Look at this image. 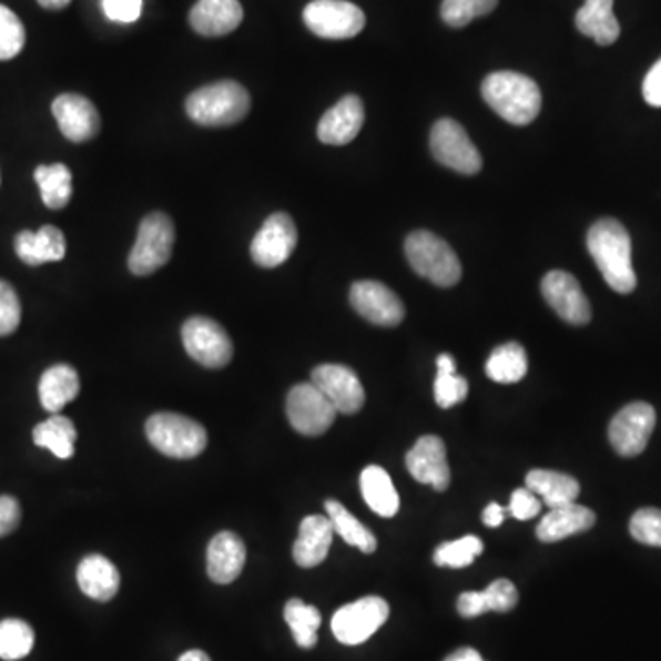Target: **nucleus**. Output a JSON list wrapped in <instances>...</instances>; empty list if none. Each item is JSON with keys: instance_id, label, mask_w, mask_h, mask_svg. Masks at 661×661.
Wrapping results in <instances>:
<instances>
[{"instance_id": "39448f33", "label": "nucleus", "mask_w": 661, "mask_h": 661, "mask_svg": "<svg viewBox=\"0 0 661 661\" xmlns=\"http://www.w3.org/2000/svg\"><path fill=\"white\" fill-rule=\"evenodd\" d=\"M151 445L167 458L192 459L204 452L209 434L201 423L171 411H161L145 423Z\"/></svg>"}, {"instance_id": "6e6552de", "label": "nucleus", "mask_w": 661, "mask_h": 661, "mask_svg": "<svg viewBox=\"0 0 661 661\" xmlns=\"http://www.w3.org/2000/svg\"><path fill=\"white\" fill-rule=\"evenodd\" d=\"M430 151L439 164L461 175H476L484 165L480 151L470 142L465 129L450 118H441L434 123Z\"/></svg>"}, {"instance_id": "0eeeda50", "label": "nucleus", "mask_w": 661, "mask_h": 661, "mask_svg": "<svg viewBox=\"0 0 661 661\" xmlns=\"http://www.w3.org/2000/svg\"><path fill=\"white\" fill-rule=\"evenodd\" d=\"M182 344L187 355L204 368L220 369L234 357V344L224 327L206 316H193L182 326Z\"/></svg>"}, {"instance_id": "ea45409f", "label": "nucleus", "mask_w": 661, "mask_h": 661, "mask_svg": "<svg viewBox=\"0 0 661 661\" xmlns=\"http://www.w3.org/2000/svg\"><path fill=\"white\" fill-rule=\"evenodd\" d=\"M630 535L645 546L661 548V511L654 507H645L630 518Z\"/></svg>"}, {"instance_id": "c756f323", "label": "nucleus", "mask_w": 661, "mask_h": 661, "mask_svg": "<svg viewBox=\"0 0 661 661\" xmlns=\"http://www.w3.org/2000/svg\"><path fill=\"white\" fill-rule=\"evenodd\" d=\"M489 379L500 385H512L522 380L528 374V355L518 342H507L496 347L486 364Z\"/></svg>"}, {"instance_id": "ddd939ff", "label": "nucleus", "mask_w": 661, "mask_h": 661, "mask_svg": "<svg viewBox=\"0 0 661 661\" xmlns=\"http://www.w3.org/2000/svg\"><path fill=\"white\" fill-rule=\"evenodd\" d=\"M298 243V232L293 217L283 212L271 215L262 228L254 235L251 256L263 268L279 267L293 256Z\"/></svg>"}, {"instance_id": "79ce46f5", "label": "nucleus", "mask_w": 661, "mask_h": 661, "mask_svg": "<svg viewBox=\"0 0 661 661\" xmlns=\"http://www.w3.org/2000/svg\"><path fill=\"white\" fill-rule=\"evenodd\" d=\"M21 324V302L16 288L0 279V336H8Z\"/></svg>"}, {"instance_id": "4be33fe9", "label": "nucleus", "mask_w": 661, "mask_h": 661, "mask_svg": "<svg viewBox=\"0 0 661 661\" xmlns=\"http://www.w3.org/2000/svg\"><path fill=\"white\" fill-rule=\"evenodd\" d=\"M246 548L243 540L232 531L215 535L209 546L206 568L212 581L217 584H230L241 576L245 568Z\"/></svg>"}, {"instance_id": "cd10ccee", "label": "nucleus", "mask_w": 661, "mask_h": 661, "mask_svg": "<svg viewBox=\"0 0 661 661\" xmlns=\"http://www.w3.org/2000/svg\"><path fill=\"white\" fill-rule=\"evenodd\" d=\"M80 394V375L69 364H55L39 380V397L44 410L58 414Z\"/></svg>"}, {"instance_id": "9d476101", "label": "nucleus", "mask_w": 661, "mask_h": 661, "mask_svg": "<svg viewBox=\"0 0 661 661\" xmlns=\"http://www.w3.org/2000/svg\"><path fill=\"white\" fill-rule=\"evenodd\" d=\"M305 27L324 39H352L363 32L364 11L347 0H313L304 10Z\"/></svg>"}, {"instance_id": "f257e3e1", "label": "nucleus", "mask_w": 661, "mask_h": 661, "mask_svg": "<svg viewBox=\"0 0 661 661\" xmlns=\"http://www.w3.org/2000/svg\"><path fill=\"white\" fill-rule=\"evenodd\" d=\"M587 246L610 288L619 294L634 291L638 277L632 267V241L623 224L610 217L598 221L588 232Z\"/></svg>"}, {"instance_id": "5701e85b", "label": "nucleus", "mask_w": 661, "mask_h": 661, "mask_svg": "<svg viewBox=\"0 0 661 661\" xmlns=\"http://www.w3.org/2000/svg\"><path fill=\"white\" fill-rule=\"evenodd\" d=\"M593 523H596V512L588 507L577 506V504L557 507V509H550V512L540 520L537 539L551 545L573 535L584 533L593 528Z\"/></svg>"}, {"instance_id": "09e8293b", "label": "nucleus", "mask_w": 661, "mask_h": 661, "mask_svg": "<svg viewBox=\"0 0 661 661\" xmlns=\"http://www.w3.org/2000/svg\"><path fill=\"white\" fill-rule=\"evenodd\" d=\"M506 512L507 507H501L500 504L491 501V504L486 507L484 515H481V520H484V523L489 526V528H498V526H501L504 520H506Z\"/></svg>"}, {"instance_id": "4468645a", "label": "nucleus", "mask_w": 661, "mask_h": 661, "mask_svg": "<svg viewBox=\"0 0 661 661\" xmlns=\"http://www.w3.org/2000/svg\"><path fill=\"white\" fill-rule=\"evenodd\" d=\"M311 383L326 395L338 414H357L366 400L363 383L357 374L342 364H321L313 369Z\"/></svg>"}, {"instance_id": "f704fd0d", "label": "nucleus", "mask_w": 661, "mask_h": 661, "mask_svg": "<svg viewBox=\"0 0 661 661\" xmlns=\"http://www.w3.org/2000/svg\"><path fill=\"white\" fill-rule=\"evenodd\" d=\"M436 366H438V375L434 383V397H436L438 406L452 408V406L464 403L465 397L469 394V385H467V379L456 372V360L452 355L441 353L436 360Z\"/></svg>"}, {"instance_id": "4c0bfd02", "label": "nucleus", "mask_w": 661, "mask_h": 661, "mask_svg": "<svg viewBox=\"0 0 661 661\" xmlns=\"http://www.w3.org/2000/svg\"><path fill=\"white\" fill-rule=\"evenodd\" d=\"M498 0H443L441 17L448 27L464 28L478 17L489 16Z\"/></svg>"}, {"instance_id": "603ef678", "label": "nucleus", "mask_w": 661, "mask_h": 661, "mask_svg": "<svg viewBox=\"0 0 661 661\" xmlns=\"http://www.w3.org/2000/svg\"><path fill=\"white\" fill-rule=\"evenodd\" d=\"M38 2L47 10H63L72 0H38Z\"/></svg>"}, {"instance_id": "e433bc0d", "label": "nucleus", "mask_w": 661, "mask_h": 661, "mask_svg": "<svg viewBox=\"0 0 661 661\" xmlns=\"http://www.w3.org/2000/svg\"><path fill=\"white\" fill-rule=\"evenodd\" d=\"M481 551L484 542L475 535H467L464 539L439 546L438 550L434 551V562L441 568H467Z\"/></svg>"}, {"instance_id": "58836bf2", "label": "nucleus", "mask_w": 661, "mask_h": 661, "mask_svg": "<svg viewBox=\"0 0 661 661\" xmlns=\"http://www.w3.org/2000/svg\"><path fill=\"white\" fill-rule=\"evenodd\" d=\"M27 43V32L21 19L6 6L0 4V61L21 54Z\"/></svg>"}, {"instance_id": "7c9ffc66", "label": "nucleus", "mask_w": 661, "mask_h": 661, "mask_svg": "<svg viewBox=\"0 0 661 661\" xmlns=\"http://www.w3.org/2000/svg\"><path fill=\"white\" fill-rule=\"evenodd\" d=\"M78 438L74 423L69 417L52 414L47 421L33 428V443L38 447L49 448L55 458L69 459L74 456V443Z\"/></svg>"}, {"instance_id": "aec40b11", "label": "nucleus", "mask_w": 661, "mask_h": 661, "mask_svg": "<svg viewBox=\"0 0 661 661\" xmlns=\"http://www.w3.org/2000/svg\"><path fill=\"white\" fill-rule=\"evenodd\" d=\"M333 523L324 515H311L299 523L298 539L293 546V557L302 568H315L326 560L333 545Z\"/></svg>"}, {"instance_id": "de8ad7c7", "label": "nucleus", "mask_w": 661, "mask_h": 661, "mask_svg": "<svg viewBox=\"0 0 661 661\" xmlns=\"http://www.w3.org/2000/svg\"><path fill=\"white\" fill-rule=\"evenodd\" d=\"M458 612L461 618H478L486 613V604L481 599V592H465L458 599Z\"/></svg>"}, {"instance_id": "393cba45", "label": "nucleus", "mask_w": 661, "mask_h": 661, "mask_svg": "<svg viewBox=\"0 0 661 661\" xmlns=\"http://www.w3.org/2000/svg\"><path fill=\"white\" fill-rule=\"evenodd\" d=\"M78 584L87 598L108 603L118 593L120 573L103 555H89L78 566Z\"/></svg>"}, {"instance_id": "c85d7f7f", "label": "nucleus", "mask_w": 661, "mask_h": 661, "mask_svg": "<svg viewBox=\"0 0 661 661\" xmlns=\"http://www.w3.org/2000/svg\"><path fill=\"white\" fill-rule=\"evenodd\" d=\"M360 491L369 509L379 517L391 518L399 511V495L394 481L383 467L369 465L360 475Z\"/></svg>"}, {"instance_id": "a18cd8bd", "label": "nucleus", "mask_w": 661, "mask_h": 661, "mask_svg": "<svg viewBox=\"0 0 661 661\" xmlns=\"http://www.w3.org/2000/svg\"><path fill=\"white\" fill-rule=\"evenodd\" d=\"M21 522V506L13 496H0V539L13 533Z\"/></svg>"}, {"instance_id": "f03ea898", "label": "nucleus", "mask_w": 661, "mask_h": 661, "mask_svg": "<svg viewBox=\"0 0 661 661\" xmlns=\"http://www.w3.org/2000/svg\"><path fill=\"white\" fill-rule=\"evenodd\" d=\"M481 96L498 116L512 125H528L539 116L542 108L539 85L528 75L511 70L487 75Z\"/></svg>"}, {"instance_id": "412c9836", "label": "nucleus", "mask_w": 661, "mask_h": 661, "mask_svg": "<svg viewBox=\"0 0 661 661\" xmlns=\"http://www.w3.org/2000/svg\"><path fill=\"white\" fill-rule=\"evenodd\" d=\"M243 21L240 0H199L190 11V24L206 38H220L234 32Z\"/></svg>"}, {"instance_id": "a878e982", "label": "nucleus", "mask_w": 661, "mask_h": 661, "mask_svg": "<svg viewBox=\"0 0 661 661\" xmlns=\"http://www.w3.org/2000/svg\"><path fill=\"white\" fill-rule=\"evenodd\" d=\"M576 27L582 35L596 39L601 47L616 43L621 27L613 16V0H587L577 11Z\"/></svg>"}, {"instance_id": "6ab92c4d", "label": "nucleus", "mask_w": 661, "mask_h": 661, "mask_svg": "<svg viewBox=\"0 0 661 661\" xmlns=\"http://www.w3.org/2000/svg\"><path fill=\"white\" fill-rule=\"evenodd\" d=\"M363 100L358 96L342 98L318 122V139L327 145H346L357 139L364 125Z\"/></svg>"}, {"instance_id": "8fccbe9b", "label": "nucleus", "mask_w": 661, "mask_h": 661, "mask_svg": "<svg viewBox=\"0 0 661 661\" xmlns=\"http://www.w3.org/2000/svg\"><path fill=\"white\" fill-rule=\"evenodd\" d=\"M445 661H486L484 658L480 657V652L476 651V649H470V647H465V649H459V651L452 652L450 657L447 658Z\"/></svg>"}, {"instance_id": "49530a36", "label": "nucleus", "mask_w": 661, "mask_h": 661, "mask_svg": "<svg viewBox=\"0 0 661 661\" xmlns=\"http://www.w3.org/2000/svg\"><path fill=\"white\" fill-rule=\"evenodd\" d=\"M643 98L652 108H661V59L647 72L643 81Z\"/></svg>"}, {"instance_id": "c03bdc74", "label": "nucleus", "mask_w": 661, "mask_h": 661, "mask_svg": "<svg viewBox=\"0 0 661 661\" xmlns=\"http://www.w3.org/2000/svg\"><path fill=\"white\" fill-rule=\"evenodd\" d=\"M102 6L111 21L134 22L142 13V0H102Z\"/></svg>"}, {"instance_id": "2eb2a0df", "label": "nucleus", "mask_w": 661, "mask_h": 661, "mask_svg": "<svg viewBox=\"0 0 661 661\" xmlns=\"http://www.w3.org/2000/svg\"><path fill=\"white\" fill-rule=\"evenodd\" d=\"M349 302L358 315L375 326H399L405 318V305L385 283L374 279L353 283Z\"/></svg>"}, {"instance_id": "3c124183", "label": "nucleus", "mask_w": 661, "mask_h": 661, "mask_svg": "<svg viewBox=\"0 0 661 661\" xmlns=\"http://www.w3.org/2000/svg\"><path fill=\"white\" fill-rule=\"evenodd\" d=\"M179 661H212L210 660L209 654L204 651H199V649H193V651H187L179 658Z\"/></svg>"}, {"instance_id": "c9c22d12", "label": "nucleus", "mask_w": 661, "mask_h": 661, "mask_svg": "<svg viewBox=\"0 0 661 661\" xmlns=\"http://www.w3.org/2000/svg\"><path fill=\"white\" fill-rule=\"evenodd\" d=\"M33 630L21 619L0 621V660L17 661L27 658L33 649Z\"/></svg>"}, {"instance_id": "f8f14e48", "label": "nucleus", "mask_w": 661, "mask_h": 661, "mask_svg": "<svg viewBox=\"0 0 661 661\" xmlns=\"http://www.w3.org/2000/svg\"><path fill=\"white\" fill-rule=\"evenodd\" d=\"M335 406L313 383L294 386L287 395V417L291 427L304 436H322L336 419Z\"/></svg>"}, {"instance_id": "423d86ee", "label": "nucleus", "mask_w": 661, "mask_h": 661, "mask_svg": "<svg viewBox=\"0 0 661 661\" xmlns=\"http://www.w3.org/2000/svg\"><path fill=\"white\" fill-rule=\"evenodd\" d=\"M175 245L173 221L162 212L142 220L133 251L129 254V271L134 276H150L170 262Z\"/></svg>"}, {"instance_id": "20e7f679", "label": "nucleus", "mask_w": 661, "mask_h": 661, "mask_svg": "<svg viewBox=\"0 0 661 661\" xmlns=\"http://www.w3.org/2000/svg\"><path fill=\"white\" fill-rule=\"evenodd\" d=\"M406 257L419 276L438 287H452L461 279V263L447 241L428 230H417L406 237Z\"/></svg>"}, {"instance_id": "dca6fc26", "label": "nucleus", "mask_w": 661, "mask_h": 661, "mask_svg": "<svg viewBox=\"0 0 661 661\" xmlns=\"http://www.w3.org/2000/svg\"><path fill=\"white\" fill-rule=\"evenodd\" d=\"M542 294L551 309L571 326H587L592 307L576 276L565 271H551L542 279Z\"/></svg>"}, {"instance_id": "a19ab883", "label": "nucleus", "mask_w": 661, "mask_h": 661, "mask_svg": "<svg viewBox=\"0 0 661 661\" xmlns=\"http://www.w3.org/2000/svg\"><path fill=\"white\" fill-rule=\"evenodd\" d=\"M487 612H509L517 607L518 592L515 584L507 579H498L481 592Z\"/></svg>"}, {"instance_id": "9b49d317", "label": "nucleus", "mask_w": 661, "mask_h": 661, "mask_svg": "<svg viewBox=\"0 0 661 661\" xmlns=\"http://www.w3.org/2000/svg\"><path fill=\"white\" fill-rule=\"evenodd\" d=\"M657 427V411L649 403H632L619 410L608 427L613 450L623 458L640 456Z\"/></svg>"}, {"instance_id": "473e14b6", "label": "nucleus", "mask_w": 661, "mask_h": 661, "mask_svg": "<svg viewBox=\"0 0 661 661\" xmlns=\"http://www.w3.org/2000/svg\"><path fill=\"white\" fill-rule=\"evenodd\" d=\"M35 182L41 190V199L50 210H61L72 199V173L64 164L39 165Z\"/></svg>"}, {"instance_id": "b1692460", "label": "nucleus", "mask_w": 661, "mask_h": 661, "mask_svg": "<svg viewBox=\"0 0 661 661\" xmlns=\"http://www.w3.org/2000/svg\"><path fill=\"white\" fill-rule=\"evenodd\" d=\"M16 252L21 262L32 267L49 262H61L67 254V241L61 230L43 226L39 232L24 230L16 237Z\"/></svg>"}, {"instance_id": "1a4fd4ad", "label": "nucleus", "mask_w": 661, "mask_h": 661, "mask_svg": "<svg viewBox=\"0 0 661 661\" xmlns=\"http://www.w3.org/2000/svg\"><path fill=\"white\" fill-rule=\"evenodd\" d=\"M388 616L389 607L385 599L369 596L335 612L330 629L344 645H360L388 621Z\"/></svg>"}, {"instance_id": "37998d69", "label": "nucleus", "mask_w": 661, "mask_h": 661, "mask_svg": "<svg viewBox=\"0 0 661 661\" xmlns=\"http://www.w3.org/2000/svg\"><path fill=\"white\" fill-rule=\"evenodd\" d=\"M540 509H542V501H540L539 496L529 491L528 487H522V489L512 492L511 501L507 506V512L520 522L539 517Z\"/></svg>"}, {"instance_id": "f3484780", "label": "nucleus", "mask_w": 661, "mask_h": 661, "mask_svg": "<svg viewBox=\"0 0 661 661\" xmlns=\"http://www.w3.org/2000/svg\"><path fill=\"white\" fill-rule=\"evenodd\" d=\"M406 469L414 480L433 486L436 491H447L450 486L447 448L438 436L417 439L410 452L406 454Z\"/></svg>"}, {"instance_id": "72a5a7b5", "label": "nucleus", "mask_w": 661, "mask_h": 661, "mask_svg": "<svg viewBox=\"0 0 661 661\" xmlns=\"http://www.w3.org/2000/svg\"><path fill=\"white\" fill-rule=\"evenodd\" d=\"M283 616L298 647L313 649L318 643V629L322 624V613L318 612V608L304 603L299 599H291L285 604Z\"/></svg>"}, {"instance_id": "7ed1b4c3", "label": "nucleus", "mask_w": 661, "mask_h": 661, "mask_svg": "<svg viewBox=\"0 0 661 661\" xmlns=\"http://www.w3.org/2000/svg\"><path fill=\"white\" fill-rule=\"evenodd\" d=\"M186 112L204 128H226L251 112V94L237 81H217L192 92L186 100Z\"/></svg>"}, {"instance_id": "2f4dec72", "label": "nucleus", "mask_w": 661, "mask_h": 661, "mask_svg": "<svg viewBox=\"0 0 661 661\" xmlns=\"http://www.w3.org/2000/svg\"><path fill=\"white\" fill-rule=\"evenodd\" d=\"M326 512L335 533L340 535L342 539L346 540V545L355 546L363 553L368 555L377 550L375 535L358 518L353 517L340 501L327 500Z\"/></svg>"}, {"instance_id": "a211bd4d", "label": "nucleus", "mask_w": 661, "mask_h": 661, "mask_svg": "<svg viewBox=\"0 0 661 661\" xmlns=\"http://www.w3.org/2000/svg\"><path fill=\"white\" fill-rule=\"evenodd\" d=\"M52 112L64 139L75 144L94 139L102 128V118L94 103L81 94H61L55 98Z\"/></svg>"}, {"instance_id": "bb28decb", "label": "nucleus", "mask_w": 661, "mask_h": 661, "mask_svg": "<svg viewBox=\"0 0 661 661\" xmlns=\"http://www.w3.org/2000/svg\"><path fill=\"white\" fill-rule=\"evenodd\" d=\"M526 487L539 496L540 501L550 509L576 504L577 496L581 492L579 481L573 476L562 475L557 470L535 469L526 476Z\"/></svg>"}]
</instances>
